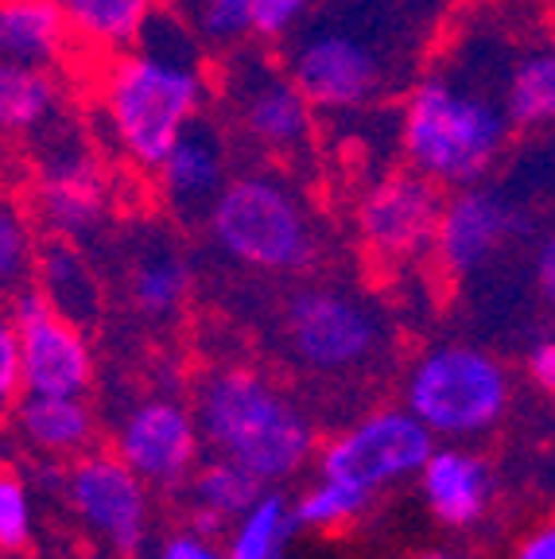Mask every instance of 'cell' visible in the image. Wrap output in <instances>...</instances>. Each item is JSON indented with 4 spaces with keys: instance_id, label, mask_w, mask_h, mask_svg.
<instances>
[{
    "instance_id": "ac0fdd59",
    "label": "cell",
    "mask_w": 555,
    "mask_h": 559,
    "mask_svg": "<svg viewBox=\"0 0 555 559\" xmlns=\"http://www.w3.org/2000/svg\"><path fill=\"white\" fill-rule=\"evenodd\" d=\"M59 121H67L59 70L0 59V144H35Z\"/></svg>"
},
{
    "instance_id": "cb8c5ba5",
    "label": "cell",
    "mask_w": 555,
    "mask_h": 559,
    "mask_svg": "<svg viewBox=\"0 0 555 559\" xmlns=\"http://www.w3.org/2000/svg\"><path fill=\"white\" fill-rule=\"evenodd\" d=\"M505 117L512 132H536L555 124V51H529L512 62L505 79Z\"/></svg>"
},
{
    "instance_id": "7c38bea8",
    "label": "cell",
    "mask_w": 555,
    "mask_h": 559,
    "mask_svg": "<svg viewBox=\"0 0 555 559\" xmlns=\"http://www.w3.org/2000/svg\"><path fill=\"white\" fill-rule=\"evenodd\" d=\"M20 331V377L27 396H86L94 384V349L86 331L47 304L35 284L9 299Z\"/></svg>"
},
{
    "instance_id": "83f0119b",
    "label": "cell",
    "mask_w": 555,
    "mask_h": 559,
    "mask_svg": "<svg viewBox=\"0 0 555 559\" xmlns=\"http://www.w3.org/2000/svg\"><path fill=\"white\" fill-rule=\"evenodd\" d=\"M292 528V506L284 501V493L264 489V498L234 524L229 559H280Z\"/></svg>"
},
{
    "instance_id": "603a6c76",
    "label": "cell",
    "mask_w": 555,
    "mask_h": 559,
    "mask_svg": "<svg viewBox=\"0 0 555 559\" xmlns=\"http://www.w3.org/2000/svg\"><path fill=\"white\" fill-rule=\"evenodd\" d=\"M59 4L79 51L94 59L137 44L144 27L164 12V0H59Z\"/></svg>"
},
{
    "instance_id": "6da1fadb",
    "label": "cell",
    "mask_w": 555,
    "mask_h": 559,
    "mask_svg": "<svg viewBox=\"0 0 555 559\" xmlns=\"http://www.w3.org/2000/svg\"><path fill=\"white\" fill-rule=\"evenodd\" d=\"M94 124L117 164L152 175L175 140L214 102L210 55L172 12H160L137 44L97 59Z\"/></svg>"
},
{
    "instance_id": "9c48e42d",
    "label": "cell",
    "mask_w": 555,
    "mask_h": 559,
    "mask_svg": "<svg viewBox=\"0 0 555 559\" xmlns=\"http://www.w3.org/2000/svg\"><path fill=\"white\" fill-rule=\"evenodd\" d=\"M280 338L304 369L339 377L365 369L381 354L385 323L354 292L339 284H307L280 307Z\"/></svg>"
},
{
    "instance_id": "f1b7e54d",
    "label": "cell",
    "mask_w": 555,
    "mask_h": 559,
    "mask_svg": "<svg viewBox=\"0 0 555 559\" xmlns=\"http://www.w3.org/2000/svg\"><path fill=\"white\" fill-rule=\"evenodd\" d=\"M369 506H374V493L346 486V481L319 478L292 506V524L295 528H339V524H350L354 516H362Z\"/></svg>"
},
{
    "instance_id": "5b68a950",
    "label": "cell",
    "mask_w": 555,
    "mask_h": 559,
    "mask_svg": "<svg viewBox=\"0 0 555 559\" xmlns=\"http://www.w3.org/2000/svg\"><path fill=\"white\" fill-rule=\"evenodd\" d=\"M214 97L229 140L261 164H299L311 156L319 109L264 47L245 44L222 55Z\"/></svg>"
},
{
    "instance_id": "ab89813d",
    "label": "cell",
    "mask_w": 555,
    "mask_h": 559,
    "mask_svg": "<svg viewBox=\"0 0 555 559\" xmlns=\"http://www.w3.org/2000/svg\"><path fill=\"white\" fill-rule=\"evenodd\" d=\"M552 51H555V32H552Z\"/></svg>"
},
{
    "instance_id": "7a4b0ae2",
    "label": "cell",
    "mask_w": 555,
    "mask_h": 559,
    "mask_svg": "<svg viewBox=\"0 0 555 559\" xmlns=\"http://www.w3.org/2000/svg\"><path fill=\"white\" fill-rule=\"evenodd\" d=\"M202 443L226 454L264 486H276L304 471L315 454V428L307 412L257 369H214L194 389Z\"/></svg>"
},
{
    "instance_id": "277c9868",
    "label": "cell",
    "mask_w": 555,
    "mask_h": 559,
    "mask_svg": "<svg viewBox=\"0 0 555 559\" xmlns=\"http://www.w3.org/2000/svg\"><path fill=\"white\" fill-rule=\"evenodd\" d=\"M202 226L226 261L261 276H299L322 257V226L311 202L272 167L229 175Z\"/></svg>"
},
{
    "instance_id": "8d00e7d4",
    "label": "cell",
    "mask_w": 555,
    "mask_h": 559,
    "mask_svg": "<svg viewBox=\"0 0 555 559\" xmlns=\"http://www.w3.org/2000/svg\"><path fill=\"white\" fill-rule=\"evenodd\" d=\"M229 516H222V513H214V509H206V506H191V533H199V536H206V540H214V536H222L229 528Z\"/></svg>"
},
{
    "instance_id": "1f68e13d",
    "label": "cell",
    "mask_w": 555,
    "mask_h": 559,
    "mask_svg": "<svg viewBox=\"0 0 555 559\" xmlns=\"http://www.w3.org/2000/svg\"><path fill=\"white\" fill-rule=\"evenodd\" d=\"M24 396V377H20V331L12 323L9 304L0 299V424L16 412Z\"/></svg>"
},
{
    "instance_id": "e0dca14e",
    "label": "cell",
    "mask_w": 555,
    "mask_h": 559,
    "mask_svg": "<svg viewBox=\"0 0 555 559\" xmlns=\"http://www.w3.org/2000/svg\"><path fill=\"white\" fill-rule=\"evenodd\" d=\"M194 288V264L172 234H144L132 249L125 292L140 319L147 323H167L187 307Z\"/></svg>"
},
{
    "instance_id": "484cf974",
    "label": "cell",
    "mask_w": 555,
    "mask_h": 559,
    "mask_svg": "<svg viewBox=\"0 0 555 559\" xmlns=\"http://www.w3.org/2000/svg\"><path fill=\"white\" fill-rule=\"evenodd\" d=\"M39 245L44 241H39V222L32 206L16 194L0 191V299L4 304L35 280Z\"/></svg>"
},
{
    "instance_id": "d4e9b609",
    "label": "cell",
    "mask_w": 555,
    "mask_h": 559,
    "mask_svg": "<svg viewBox=\"0 0 555 559\" xmlns=\"http://www.w3.org/2000/svg\"><path fill=\"white\" fill-rule=\"evenodd\" d=\"M164 9L199 39L210 59L252 44L249 0H164Z\"/></svg>"
},
{
    "instance_id": "2e32d148",
    "label": "cell",
    "mask_w": 555,
    "mask_h": 559,
    "mask_svg": "<svg viewBox=\"0 0 555 559\" xmlns=\"http://www.w3.org/2000/svg\"><path fill=\"white\" fill-rule=\"evenodd\" d=\"M229 164H234V140H229L226 124L202 117L167 148L152 179H156L164 206L187 226V222L206 218V210L214 206V199L234 175Z\"/></svg>"
},
{
    "instance_id": "3957f363",
    "label": "cell",
    "mask_w": 555,
    "mask_h": 559,
    "mask_svg": "<svg viewBox=\"0 0 555 559\" xmlns=\"http://www.w3.org/2000/svg\"><path fill=\"white\" fill-rule=\"evenodd\" d=\"M400 152L442 191L482 183L509 148L505 105L459 74H424L400 105Z\"/></svg>"
},
{
    "instance_id": "d6a6232c",
    "label": "cell",
    "mask_w": 555,
    "mask_h": 559,
    "mask_svg": "<svg viewBox=\"0 0 555 559\" xmlns=\"http://www.w3.org/2000/svg\"><path fill=\"white\" fill-rule=\"evenodd\" d=\"M160 559H229V551H222L214 540H206V536H199V533L187 528V533L172 536V540L164 544Z\"/></svg>"
},
{
    "instance_id": "ffe728a7",
    "label": "cell",
    "mask_w": 555,
    "mask_h": 559,
    "mask_svg": "<svg viewBox=\"0 0 555 559\" xmlns=\"http://www.w3.org/2000/svg\"><path fill=\"white\" fill-rule=\"evenodd\" d=\"M74 51L59 0H0V59L62 70Z\"/></svg>"
},
{
    "instance_id": "44dd1931",
    "label": "cell",
    "mask_w": 555,
    "mask_h": 559,
    "mask_svg": "<svg viewBox=\"0 0 555 559\" xmlns=\"http://www.w3.org/2000/svg\"><path fill=\"white\" fill-rule=\"evenodd\" d=\"M35 288L44 292L47 304L79 323L82 331L94 326L102 319V284H97V272L90 264L86 249L70 237H47L39 245V257H35Z\"/></svg>"
},
{
    "instance_id": "74e56055",
    "label": "cell",
    "mask_w": 555,
    "mask_h": 559,
    "mask_svg": "<svg viewBox=\"0 0 555 559\" xmlns=\"http://www.w3.org/2000/svg\"><path fill=\"white\" fill-rule=\"evenodd\" d=\"M416 559H451V556H442V551H424V556H416Z\"/></svg>"
},
{
    "instance_id": "30bf717a",
    "label": "cell",
    "mask_w": 555,
    "mask_h": 559,
    "mask_svg": "<svg viewBox=\"0 0 555 559\" xmlns=\"http://www.w3.org/2000/svg\"><path fill=\"white\" fill-rule=\"evenodd\" d=\"M435 451V431L409 408H381L357 419L319 451V478L381 493L404 478H420Z\"/></svg>"
},
{
    "instance_id": "836d02e7",
    "label": "cell",
    "mask_w": 555,
    "mask_h": 559,
    "mask_svg": "<svg viewBox=\"0 0 555 559\" xmlns=\"http://www.w3.org/2000/svg\"><path fill=\"white\" fill-rule=\"evenodd\" d=\"M532 276H536V292L547 307L555 311V229L544 234V241L536 245V257H532Z\"/></svg>"
},
{
    "instance_id": "4dcf8cb0",
    "label": "cell",
    "mask_w": 555,
    "mask_h": 559,
    "mask_svg": "<svg viewBox=\"0 0 555 559\" xmlns=\"http://www.w3.org/2000/svg\"><path fill=\"white\" fill-rule=\"evenodd\" d=\"M32 544V493L16 474H0V551H24Z\"/></svg>"
},
{
    "instance_id": "52a82bcc",
    "label": "cell",
    "mask_w": 555,
    "mask_h": 559,
    "mask_svg": "<svg viewBox=\"0 0 555 559\" xmlns=\"http://www.w3.org/2000/svg\"><path fill=\"white\" fill-rule=\"evenodd\" d=\"M512 384L505 366L482 346L439 342L404 373V408L416 412L435 436H486L509 412Z\"/></svg>"
},
{
    "instance_id": "e575fe53",
    "label": "cell",
    "mask_w": 555,
    "mask_h": 559,
    "mask_svg": "<svg viewBox=\"0 0 555 559\" xmlns=\"http://www.w3.org/2000/svg\"><path fill=\"white\" fill-rule=\"evenodd\" d=\"M529 377L540 393L555 396V338H540L529 349Z\"/></svg>"
},
{
    "instance_id": "d590c367",
    "label": "cell",
    "mask_w": 555,
    "mask_h": 559,
    "mask_svg": "<svg viewBox=\"0 0 555 559\" xmlns=\"http://www.w3.org/2000/svg\"><path fill=\"white\" fill-rule=\"evenodd\" d=\"M512 559H555V524H544L517 548Z\"/></svg>"
},
{
    "instance_id": "f35d334b",
    "label": "cell",
    "mask_w": 555,
    "mask_h": 559,
    "mask_svg": "<svg viewBox=\"0 0 555 559\" xmlns=\"http://www.w3.org/2000/svg\"><path fill=\"white\" fill-rule=\"evenodd\" d=\"M0 463H4V439H0Z\"/></svg>"
},
{
    "instance_id": "7402d4cb",
    "label": "cell",
    "mask_w": 555,
    "mask_h": 559,
    "mask_svg": "<svg viewBox=\"0 0 555 559\" xmlns=\"http://www.w3.org/2000/svg\"><path fill=\"white\" fill-rule=\"evenodd\" d=\"M16 436L27 443V451L47 454V459H70L86 454L94 443L97 419L86 396H20L16 412Z\"/></svg>"
},
{
    "instance_id": "f546056e",
    "label": "cell",
    "mask_w": 555,
    "mask_h": 559,
    "mask_svg": "<svg viewBox=\"0 0 555 559\" xmlns=\"http://www.w3.org/2000/svg\"><path fill=\"white\" fill-rule=\"evenodd\" d=\"M315 4H319V0H249L252 39L264 47L284 44L287 35H295L311 20Z\"/></svg>"
},
{
    "instance_id": "ba28073f",
    "label": "cell",
    "mask_w": 555,
    "mask_h": 559,
    "mask_svg": "<svg viewBox=\"0 0 555 559\" xmlns=\"http://www.w3.org/2000/svg\"><path fill=\"white\" fill-rule=\"evenodd\" d=\"M114 210V175L86 129L59 121L32 144V214L51 237L86 245Z\"/></svg>"
},
{
    "instance_id": "5bb4252c",
    "label": "cell",
    "mask_w": 555,
    "mask_h": 559,
    "mask_svg": "<svg viewBox=\"0 0 555 559\" xmlns=\"http://www.w3.org/2000/svg\"><path fill=\"white\" fill-rule=\"evenodd\" d=\"M70 509L102 544L117 556H132L147 536V481L125 463L121 454H79L67 471Z\"/></svg>"
},
{
    "instance_id": "8992f818",
    "label": "cell",
    "mask_w": 555,
    "mask_h": 559,
    "mask_svg": "<svg viewBox=\"0 0 555 559\" xmlns=\"http://www.w3.org/2000/svg\"><path fill=\"white\" fill-rule=\"evenodd\" d=\"M284 67L299 82L319 114H362L389 90V51L369 32L339 12H322L307 20L284 39Z\"/></svg>"
},
{
    "instance_id": "4fadbf2b",
    "label": "cell",
    "mask_w": 555,
    "mask_h": 559,
    "mask_svg": "<svg viewBox=\"0 0 555 559\" xmlns=\"http://www.w3.org/2000/svg\"><path fill=\"white\" fill-rule=\"evenodd\" d=\"M524 234H529V214L512 194L486 183L454 187L442 199L439 229H435V261L454 280L477 276Z\"/></svg>"
},
{
    "instance_id": "8fae6325",
    "label": "cell",
    "mask_w": 555,
    "mask_h": 559,
    "mask_svg": "<svg viewBox=\"0 0 555 559\" xmlns=\"http://www.w3.org/2000/svg\"><path fill=\"white\" fill-rule=\"evenodd\" d=\"M442 187L432 183L416 167L377 175L357 194L354 226L365 253L385 264H404L435 253V229L442 214Z\"/></svg>"
},
{
    "instance_id": "4316f807",
    "label": "cell",
    "mask_w": 555,
    "mask_h": 559,
    "mask_svg": "<svg viewBox=\"0 0 555 559\" xmlns=\"http://www.w3.org/2000/svg\"><path fill=\"white\" fill-rule=\"evenodd\" d=\"M264 489L269 486L252 471H245L241 463H234L226 454H214V459L199 463V471L191 474V506H206L237 524L264 498Z\"/></svg>"
},
{
    "instance_id": "9a60e30c",
    "label": "cell",
    "mask_w": 555,
    "mask_h": 559,
    "mask_svg": "<svg viewBox=\"0 0 555 559\" xmlns=\"http://www.w3.org/2000/svg\"><path fill=\"white\" fill-rule=\"evenodd\" d=\"M114 447L147 486L179 489L199 471V416L175 396H144L117 424Z\"/></svg>"
},
{
    "instance_id": "d6986e66",
    "label": "cell",
    "mask_w": 555,
    "mask_h": 559,
    "mask_svg": "<svg viewBox=\"0 0 555 559\" xmlns=\"http://www.w3.org/2000/svg\"><path fill=\"white\" fill-rule=\"evenodd\" d=\"M420 489L424 501L447 528H470L486 516L489 498H494V471L486 459L459 447L432 451V459L420 471Z\"/></svg>"
}]
</instances>
